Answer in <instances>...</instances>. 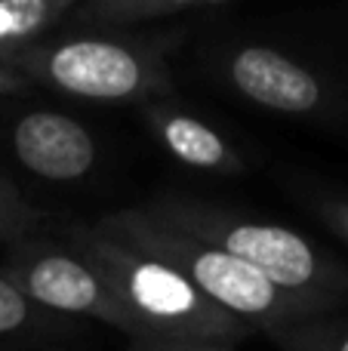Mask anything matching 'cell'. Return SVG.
Returning a JSON list of instances; mask_svg holds the SVG:
<instances>
[{"mask_svg": "<svg viewBox=\"0 0 348 351\" xmlns=\"http://www.w3.org/2000/svg\"><path fill=\"white\" fill-rule=\"evenodd\" d=\"M179 34L129 31H62L10 62L18 74L62 96L90 102H158L170 99L166 65Z\"/></svg>", "mask_w": 348, "mask_h": 351, "instance_id": "cell-3", "label": "cell"}, {"mask_svg": "<svg viewBox=\"0 0 348 351\" xmlns=\"http://www.w3.org/2000/svg\"><path fill=\"white\" fill-rule=\"evenodd\" d=\"M225 0H80L68 19L62 22L65 31H127L129 25L148 19L173 16L195 6H213Z\"/></svg>", "mask_w": 348, "mask_h": 351, "instance_id": "cell-10", "label": "cell"}, {"mask_svg": "<svg viewBox=\"0 0 348 351\" xmlns=\"http://www.w3.org/2000/svg\"><path fill=\"white\" fill-rule=\"evenodd\" d=\"M213 71L240 99L275 114H318L327 105V86L308 65L265 43L222 47L213 59Z\"/></svg>", "mask_w": 348, "mask_h": 351, "instance_id": "cell-6", "label": "cell"}, {"mask_svg": "<svg viewBox=\"0 0 348 351\" xmlns=\"http://www.w3.org/2000/svg\"><path fill=\"white\" fill-rule=\"evenodd\" d=\"M269 339L281 351H348V327L306 317L281 330H271Z\"/></svg>", "mask_w": 348, "mask_h": 351, "instance_id": "cell-12", "label": "cell"}, {"mask_svg": "<svg viewBox=\"0 0 348 351\" xmlns=\"http://www.w3.org/2000/svg\"><path fill=\"white\" fill-rule=\"evenodd\" d=\"M62 231V241L105 280L123 311L133 317L139 336L238 346L256 333L250 324L238 321L197 293L170 265L127 247L92 222H65Z\"/></svg>", "mask_w": 348, "mask_h": 351, "instance_id": "cell-2", "label": "cell"}, {"mask_svg": "<svg viewBox=\"0 0 348 351\" xmlns=\"http://www.w3.org/2000/svg\"><path fill=\"white\" fill-rule=\"evenodd\" d=\"M80 0H0V62L10 65L25 49L53 37Z\"/></svg>", "mask_w": 348, "mask_h": 351, "instance_id": "cell-9", "label": "cell"}, {"mask_svg": "<svg viewBox=\"0 0 348 351\" xmlns=\"http://www.w3.org/2000/svg\"><path fill=\"white\" fill-rule=\"evenodd\" d=\"M0 271L16 284L22 296H28L37 308L59 317H90L127 333L139 336V327L105 287V280L68 247L65 241L47 237H22L10 243Z\"/></svg>", "mask_w": 348, "mask_h": 351, "instance_id": "cell-5", "label": "cell"}, {"mask_svg": "<svg viewBox=\"0 0 348 351\" xmlns=\"http://www.w3.org/2000/svg\"><path fill=\"white\" fill-rule=\"evenodd\" d=\"M31 90V80L25 74H18L12 65L0 62V99L3 96H22V93Z\"/></svg>", "mask_w": 348, "mask_h": 351, "instance_id": "cell-16", "label": "cell"}, {"mask_svg": "<svg viewBox=\"0 0 348 351\" xmlns=\"http://www.w3.org/2000/svg\"><path fill=\"white\" fill-rule=\"evenodd\" d=\"M92 225L105 234L123 241L127 247L170 265L197 293H203L210 302L219 305L228 315H234L238 321L250 324L256 333L259 330L271 333V330H281L287 324L318 317L312 308L290 299L287 293H281L259 271H253L240 259L228 256L225 250L197 241V237L185 234V231L173 228L166 222H158L142 206L105 213Z\"/></svg>", "mask_w": 348, "mask_h": 351, "instance_id": "cell-4", "label": "cell"}, {"mask_svg": "<svg viewBox=\"0 0 348 351\" xmlns=\"http://www.w3.org/2000/svg\"><path fill=\"white\" fill-rule=\"evenodd\" d=\"M12 158L37 179L77 182L92 173L99 148L80 121L62 111H25L10 123L6 136Z\"/></svg>", "mask_w": 348, "mask_h": 351, "instance_id": "cell-7", "label": "cell"}, {"mask_svg": "<svg viewBox=\"0 0 348 351\" xmlns=\"http://www.w3.org/2000/svg\"><path fill=\"white\" fill-rule=\"evenodd\" d=\"M65 327V317L37 308L28 296L16 290L10 278L0 271V346L31 342L40 336H53Z\"/></svg>", "mask_w": 348, "mask_h": 351, "instance_id": "cell-11", "label": "cell"}, {"mask_svg": "<svg viewBox=\"0 0 348 351\" xmlns=\"http://www.w3.org/2000/svg\"><path fill=\"white\" fill-rule=\"evenodd\" d=\"M43 222H47L43 213L6 176H0V241L16 243L22 237H31Z\"/></svg>", "mask_w": 348, "mask_h": 351, "instance_id": "cell-13", "label": "cell"}, {"mask_svg": "<svg viewBox=\"0 0 348 351\" xmlns=\"http://www.w3.org/2000/svg\"><path fill=\"white\" fill-rule=\"evenodd\" d=\"M142 117H145L148 130L158 136V142L179 164L201 173H216V176L244 173V160L234 152L232 142L219 130L210 127L203 117L179 108L170 99H158V102L142 105Z\"/></svg>", "mask_w": 348, "mask_h": 351, "instance_id": "cell-8", "label": "cell"}, {"mask_svg": "<svg viewBox=\"0 0 348 351\" xmlns=\"http://www.w3.org/2000/svg\"><path fill=\"white\" fill-rule=\"evenodd\" d=\"M314 206H318V216L324 219V222L348 243V200H343V197H324V200H318Z\"/></svg>", "mask_w": 348, "mask_h": 351, "instance_id": "cell-15", "label": "cell"}, {"mask_svg": "<svg viewBox=\"0 0 348 351\" xmlns=\"http://www.w3.org/2000/svg\"><path fill=\"white\" fill-rule=\"evenodd\" d=\"M142 210L158 222L225 250L314 315L348 299V271L293 228L259 222L247 213L185 194H160L142 204Z\"/></svg>", "mask_w": 348, "mask_h": 351, "instance_id": "cell-1", "label": "cell"}, {"mask_svg": "<svg viewBox=\"0 0 348 351\" xmlns=\"http://www.w3.org/2000/svg\"><path fill=\"white\" fill-rule=\"evenodd\" d=\"M129 351H234L225 342H197V339H164V336H136Z\"/></svg>", "mask_w": 348, "mask_h": 351, "instance_id": "cell-14", "label": "cell"}]
</instances>
